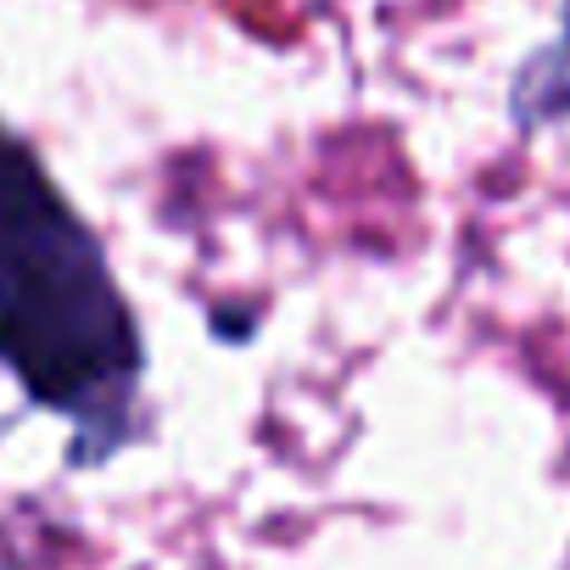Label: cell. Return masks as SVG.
Wrapping results in <instances>:
<instances>
[{
    "label": "cell",
    "instance_id": "obj_2",
    "mask_svg": "<svg viewBox=\"0 0 570 570\" xmlns=\"http://www.w3.org/2000/svg\"><path fill=\"white\" fill-rule=\"evenodd\" d=\"M509 124L520 135L570 124V0H559V35L531 51L509 79Z\"/></svg>",
    "mask_w": 570,
    "mask_h": 570
},
{
    "label": "cell",
    "instance_id": "obj_1",
    "mask_svg": "<svg viewBox=\"0 0 570 570\" xmlns=\"http://www.w3.org/2000/svg\"><path fill=\"white\" fill-rule=\"evenodd\" d=\"M0 370L73 425L68 464H107L135 425L146 342L101 235L0 124Z\"/></svg>",
    "mask_w": 570,
    "mask_h": 570
}]
</instances>
